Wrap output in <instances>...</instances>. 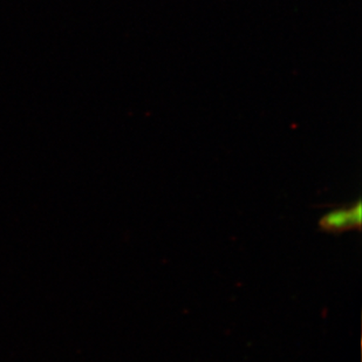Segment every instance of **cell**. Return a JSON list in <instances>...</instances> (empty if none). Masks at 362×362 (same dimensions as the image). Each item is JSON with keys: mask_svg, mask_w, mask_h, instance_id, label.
I'll return each mask as SVG.
<instances>
[{"mask_svg": "<svg viewBox=\"0 0 362 362\" xmlns=\"http://www.w3.org/2000/svg\"><path fill=\"white\" fill-rule=\"evenodd\" d=\"M362 224V204L358 199L349 206L332 209L320 217L319 229L327 233H346L349 230H360Z\"/></svg>", "mask_w": 362, "mask_h": 362, "instance_id": "6da1fadb", "label": "cell"}]
</instances>
